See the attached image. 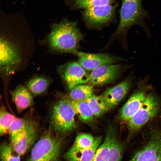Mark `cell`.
Segmentation results:
<instances>
[{
    "label": "cell",
    "instance_id": "5b68a950",
    "mask_svg": "<svg viewBox=\"0 0 161 161\" xmlns=\"http://www.w3.org/2000/svg\"><path fill=\"white\" fill-rule=\"evenodd\" d=\"M124 148L116 130L113 126L110 125L92 161H121Z\"/></svg>",
    "mask_w": 161,
    "mask_h": 161
},
{
    "label": "cell",
    "instance_id": "484cf974",
    "mask_svg": "<svg viewBox=\"0 0 161 161\" xmlns=\"http://www.w3.org/2000/svg\"><path fill=\"white\" fill-rule=\"evenodd\" d=\"M91 134L87 133H79L77 135L72 147L78 148H86L91 147L95 141Z\"/></svg>",
    "mask_w": 161,
    "mask_h": 161
},
{
    "label": "cell",
    "instance_id": "277c9868",
    "mask_svg": "<svg viewBox=\"0 0 161 161\" xmlns=\"http://www.w3.org/2000/svg\"><path fill=\"white\" fill-rule=\"evenodd\" d=\"M76 114L71 100L68 98L60 100L53 104L51 110V126L56 132L65 134L76 127Z\"/></svg>",
    "mask_w": 161,
    "mask_h": 161
},
{
    "label": "cell",
    "instance_id": "9c48e42d",
    "mask_svg": "<svg viewBox=\"0 0 161 161\" xmlns=\"http://www.w3.org/2000/svg\"><path fill=\"white\" fill-rule=\"evenodd\" d=\"M78 62L70 61L59 66L58 70L61 77L71 89L75 86L89 82V74Z\"/></svg>",
    "mask_w": 161,
    "mask_h": 161
},
{
    "label": "cell",
    "instance_id": "d4e9b609",
    "mask_svg": "<svg viewBox=\"0 0 161 161\" xmlns=\"http://www.w3.org/2000/svg\"><path fill=\"white\" fill-rule=\"evenodd\" d=\"M1 161H20V156L13 149L11 143L3 142L0 145Z\"/></svg>",
    "mask_w": 161,
    "mask_h": 161
},
{
    "label": "cell",
    "instance_id": "603a6c76",
    "mask_svg": "<svg viewBox=\"0 0 161 161\" xmlns=\"http://www.w3.org/2000/svg\"><path fill=\"white\" fill-rule=\"evenodd\" d=\"M86 100L95 117H100L109 110L100 95L97 96L93 94Z\"/></svg>",
    "mask_w": 161,
    "mask_h": 161
},
{
    "label": "cell",
    "instance_id": "e0dca14e",
    "mask_svg": "<svg viewBox=\"0 0 161 161\" xmlns=\"http://www.w3.org/2000/svg\"><path fill=\"white\" fill-rule=\"evenodd\" d=\"M37 132V129H33L11 139V144L15 152L20 156L25 154L34 144Z\"/></svg>",
    "mask_w": 161,
    "mask_h": 161
},
{
    "label": "cell",
    "instance_id": "ba28073f",
    "mask_svg": "<svg viewBox=\"0 0 161 161\" xmlns=\"http://www.w3.org/2000/svg\"><path fill=\"white\" fill-rule=\"evenodd\" d=\"M151 132L146 144L129 161H161V129Z\"/></svg>",
    "mask_w": 161,
    "mask_h": 161
},
{
    "label": "cell",
    "instance_id": "8992f818",
    "mask_svg": "<svg viewBox=\"0 0 161 161\" xmlns=\"http://www.w3.org/2000/svg\"><path fill=\"white\" fill-rule=\"evenodd\" d=\"M160 107V102L155 95L152 94L147 95L140 108L127 122L129 136L134 135L156 117L159 112Z\"/></svg>",
    "mask_w": 161,
    "mask_h": 161
},
{
    "label": "cell",
    "instance_id": "4fadbf2b",
    "mask_svg": "<svg viewBox=\"0 0 161 161\" xmlns=\"http://www.w3.org/2000/svg\"><path fill=\"white\" fill-rule=\"evenodd\" d=\"M133 78L131 73L126 79L108 88L100 95L109 110L114 108L123 98L131 86Z\"/></svg>",
    "mask_w": 161,
    "mask_h": 161
},
{
    "label": "cell",
    "instance_id": "7a4b0ae2",
    "mask_svg": "<svg viewBox=\"0 0 161 161\" xmlns=\"http://www.w3.org/2000/svg\"><path fill=\"white\" fill-rule=\"evenodd\" d=\"M77 23L64 19L54 25L48 38L50 47L59 52L75 54L83 37Z\"/></svg>",
    "mask_w": 161,
    "mask_h": 161
},
{
    "label": "cell",
    "instance_id": "cb8c5ba5",
    "mask_svg": "<svg viewBox=\"0 0 161 161\" xmlns=\"http://www.w3.org/2000/svg\"><path fill=\"white\" fill-rule=\"evenodd\" d=\"M16 118L8 112L2 104L0 108V134L3 135L9 131L12 123Z\"/></svg>",
    "mask_w": 161,
    "mask_h": 161
},
{
    "label": "cell",
    "instance_id": "8fae6325",
    "mask_svg": "<svg viewBox=\"0 0 161 161\" xmlns=\"http://www.w3.org/2000/svg\"><path fill=\"white\" fill-rule=\"evenodd\" d=\"M18 51L13 45L3 37L0 41V66L2 74L9 75L14 71L20 61Z\"/></svg>",
    "mask_w": 161,
    "mask_h": 161
},
{
    "label": "cell",
    "instance_id": "52a82bcc",
    "mask_svg": "<svg viewBox=\"0 0 161 161\" xmlns=\"http://www.w3.org/2000/svg\"><path fill=\"white\" fill-rule=\"evenodd\" d=\"M133 65L110 64L101 66L91 71L89 74V82L92 86L103 85L116 79L123 71Z\"/></svg>",
    "mask_w": 161,
    "mask_h": 161
},
{
    "label": "cell",
    "instance_id": "5bb4252c",
    "mask_svg": "<svg viewBox=\"0 0 161 161\" xmlns=\"http://www.w3.org/2000/svg\"><path fill=\"white\" fill-rule=\"evenodd\" d=\"M147 95L145 89H140L133 94L122 107L120 118L122 121H128L142 105Z\"/></svg>",
    "mask_w": 161,
    "mask_h": 161
},
{
    "label": "cell",
    "instance_id": "ac0fdd59",
    "mask_svg": "<svg viewBox=\"0 0 161 161\" xmlns=\"http://www.w3.org/2000/svg\"><path fill=\"white\" fill-rule=\"evenodd\" d=\"M37 123L29 118L16 117L9 129L10 139L24 132L37 129Z\"/></svg>",
    "mask_w": 161,
    "mask_h": 161
},
{
    "label": "cell",
    "instance_id": "9a60e30c",
    "mask_svg": "<svg viewBox=\"0 0 161 161\" xmlns=\"http://www.w3.org/2000/svg\"><path fill=\"white\" fill-rule=\"evenodd\" d=\"M102 141V137H97L90 148L80 149L72 147L65 154V158L68 161H92Z\"/></svg>",
    "mask_w": 161,
    "mask_h": 161
},
{
    "label": "cell",
    "instance_id": "30bf717a",
    "mask_svg": "<svg viewBox=\"0 0 161 161\" xmlns=\"http://www.w3.org/2000/svg\"><path fill=\"white\" fill-rule=\"evenodd\" d=\"M116 4L94 7L83 10L82 15L86 24L90 27H98L109 22L112 18Z\"/></svg>",
    "mask_w": 161,
    "mask_h": 161
},
{
    "label": "cell",
    "instance_id": "7402d4cb",
    "mask_svg": "<svg viewBox=\"0 0 161 161\" xmlns=\"http://www.w3.org/2000/svg\"><path fill=\"white\" fill-rule=\"evenodd\" d=\"M93 91L91 85H78L70 89L67 98L72 100H86L93 94Z\"/></svg>",
    "mask_w": 161,
    "mask_h": 161
},
{
    "label": "cell",
    "instance_id": "d6986e66",
    "mask_svg": "<svg viewBox=\"0 0 161 161\" xmlns=\"http://www.w3.org/2000/svg\"><path fill=\"white\" fill-rule=\"evenodd\" d=\"M71 101L76 114L82 121L88 123L92 121L94 115L86 100Z\"/></svg>",
    "mask_w": 161,
    "mask_h": 161
},
{
    "label": "cell",
    "instance_id": "44dd1931",
    "mask_svg": "<svg viewBox=\"0 0 161 161\" xmlns=\"http://www.w3.org/2000/svg\"><path fill=\"white\" fill-rule=\"evenodd\" d=\"M70 7L74 9L84 10L94 7L114 4L113 0H66Z\"/></svg>",
    "mask_w": 161,
    "mask_h": 161
},
{
    "label": "cell",
    "instance_id": "7c38bea8",
    "mask_svg": "<svg viewBox=\"0 0 161 161\" xmlns=\"http://www.w3.org/2000/svg\"><path fill=\"white\" fill-rule=\"evenodd\" d=\"M75 54L78 57V62L83 68L91 71L104 64H114L127 60L121 57L105 53H92L78 51Z\"/></svg>",
    "mask_w": 161,
    "mask_h": 161
},
{
    "label": "cell",
    "instance_id": "3957f363",
    "mask_svg": "<svg viewBox=\"0 0 161 161\" xmlns=\"http://www.w3.org/2000/svg\"><path fill=\"white\" fill-rule=\"evenodd\" d=\"M49 129L34 144L27 161H61L62 142Z\"/></svg>",
    "mask_w": 161,
    "mask_h": 161
},
{
    "label": "cell",
    "instance_id": "ffe728a7",
    "mask_svg": "<svg viewBox=\"0 0 161 161\" xmlns=\"http://www.w3.org/2000/svg\"><path fill=\"white\" fill-rule=\"evenodd\" d=\"M51 83V80L47 78L35 77L28 81L26 84L27 88L31 94L38 95L45 92Z\"/></svg>",
    "mask_w": 161,
    "mask_h": 161
},
{
    "label": "cell",
    "instance_id": "2e32d148",
    "mask_svg": "<svg viewBox=\"0 0 161 161\" xmlns=\"http://www.w3.org/2000/svg\"><path fill=\"white\" fill-rule=\"evenodd\" d=\"M11 99L17 111L21 112L31 106L33 100L31 93L27 87L19 85L10 92Z\"/></svg>",
    "mask_w": 161,
    "mask_h": 161
},
{
    "label": "cell",
    "instance_id": "6da1fadb",
    "mask_svg": "<svg viewBox=\"0 0 161 161\" xmlns=\"http://www.w3.org/2000/svg\"><path fill=\"white\" fill-rule=\"evenodd\" d=\"M142 0H122L119 24L112 36L118 39L125 50L128 48L127 35L133 26L141 27L148 38L151 37L150 30L145 20L149 17L148 13L142 7Z\"/></svg>",
    "mask_w": 161,
    "mask_h": 161
}]
</instances>
